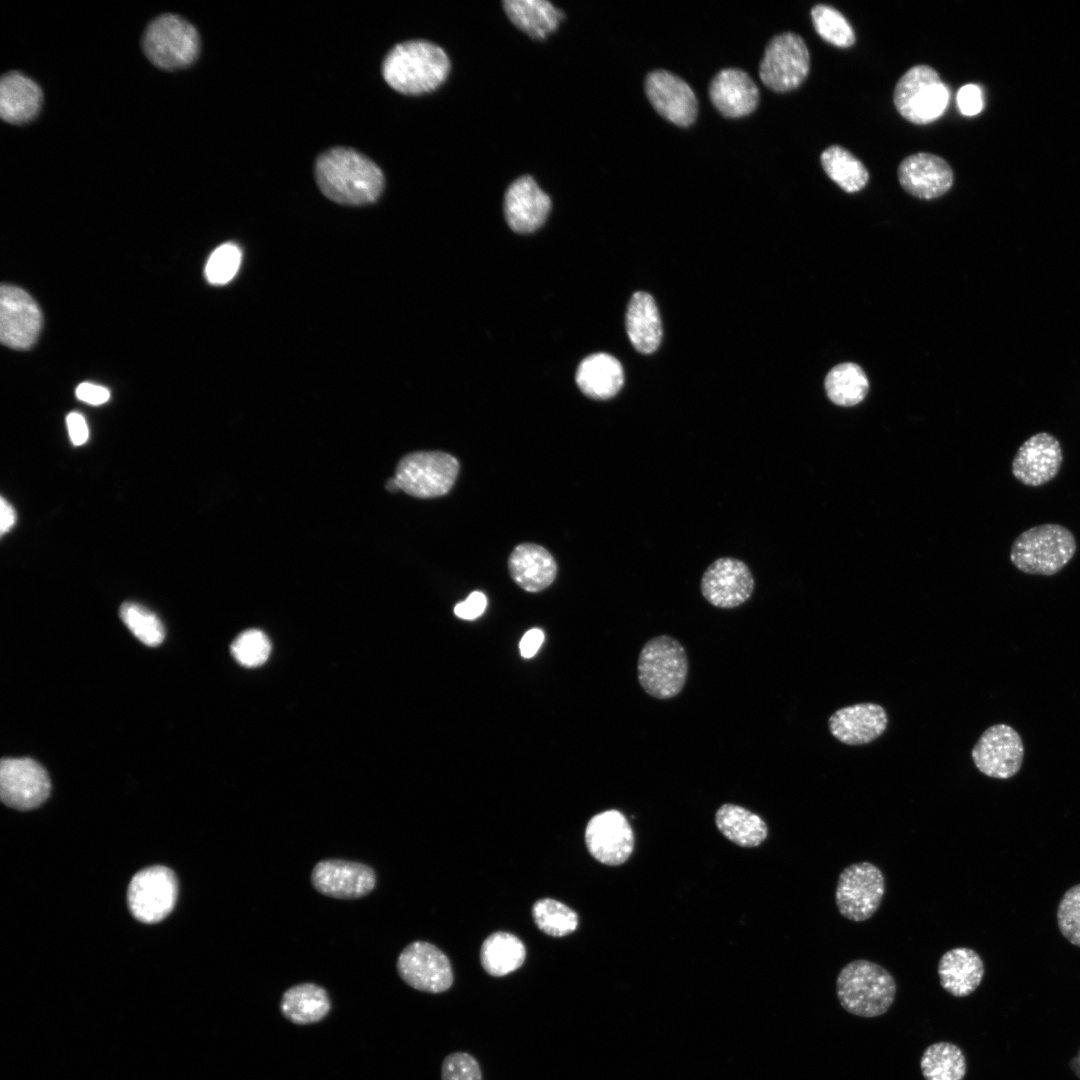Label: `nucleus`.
<instances>
[{
  "label": "nucleus",
  "instance_id": "1",
  "mask_svg": "<svg viewBox=\"0 0 1080 1080\" xmlns=\"http://www.w3.org/2000/svg\"><path fill=\"white\" fill-rule=\"evenodd\" d=\"M316 179L331 200L346 205L374 202L381 194L384 177L369 158L349 148H333L316 162Z\"/></svg>",
  "mask_w": 1080,
  "mask_h": 1080
},
{
  "label": "nucleus",
  "instance_id": "2",
  "mask_svg": "<svg viewBox=\"0 0 1080 1080\" xmlns=\"http://www.w3.org/2000/svg\"><path fill=\"white\" fill-rule=\"evenodd\" d=\"M449 71L450 60L445 51L423 40L397 44L387 54L382 66L388 85L406 95L435 90L446 80Z\"/></svg>",
  "mask_w": 1080,
  "mask_h": 1080
},
{
  "label": "nucleus",
  "instance_id": "3",
  "mask_svg": "<svg viewBox=\"0 0 1080 1080\" xmlns=\"http://www.w3.org/2000/svg\"><path fill=\"white\" fill-rule=\"evenodd\" d=\"M897 985L883 966L857 959L846 964L836 979V994L848 1013L872 1018L885 1014L896 997Z\"/></svg>",
  "mask_w": 1080,
  "mask_h": 1080
},
{
  "label": "nucleus",
  "instance_id": "4",
  "mask_svg": "<svg viewBox=\"0 0 1080 1080\" xmlns=\"http://www.w3.org/2000/svg\"><path fill=\"white\" fill-rule=\"evenodd\" d=\"M1077 544L1073 533L1059 524L1031 527L1015 538L1010 560L1021 572L1051 576L1073 558Z\"/></svg>",
  "mask_w": 1080,
  "mask_h": 1080
},
{
  "label": "nucleus",
  "instance_id": "5",
  "mask_svg": "<svg viewBox=\"0 0 1080 1080\" xmlns=\"http://www.w3.org/2000/svg\"><path fill=\"white\" fill-rule=\"evenodd\" d=\"M637 674L639 684L650 696L657 699L675 697L682 691L688 674L684 647L667 635L651 638L640 651Z\"/></svg>",
  "mask_w": 1080,
  "mask_h": 1080
},
{
  "label": "nucleus",
  "instance_id": "6",
  "mask_svg": "<svg viewBox=\"0 0 1080 1080\" xmlns=\"http://www.w3.org/2000/svg\"><path fill=\"white\" fill-rule=\"evenodd\" d=\"M949 90L938 72L928 65H916L898 80L893 101L898 113L916 125L938 119L949 102Z\"/></svg>",
  "mask_w": 1080,
  "mask_h": 1080
},
{
  "label": "nucleus",
  "instance_id": "7",
  "mask_svg": "<svg viewBox=\"0 0 1080 1080\" xmlns=\"http://www.w3.org/2000/svg\"><path fill=\"white\" fill-rule=\"evenodd\" d=\"M196 29L183 18L165 14L153 20L143 37V50L159 68L174 70L191 64L199 53Z\"/></svg>",
  "mask_w": 1080,
  "mask_h": 1080
},
{
  "label": "nucleus",
  "instance_id": "8",
  "mask_svg": "<svg viewBox=\"0 0 1080 1080\" xmlns=\"http://www.w3.org/2000/svg\"><path fill=\"white\" fill-rule=\"evenodd\" d=\"M458 471V461L452 455L419 451L407 454L399 461L394 478L405 493L417 498H433L452 488Z\"/></svg>",
  "mask_w": 1080,
  "mask_h": 1080
},
{
  "label": "nucleus",
  "instance_id": "9",
  "mask_svg": "<svg viewBox=\"0 0 1080 1080\" xmlns=\"http://www.w3.org/2000/svg\"><path fill=\"white\" fill-rule=\"evenodd\" d=\"M809 70L810 55L802 37L794 32H783L768 43L759 76L766 87L784 93L798 88Z\"/></svg>",
  "mask_w": 1080,
  "mask_h": 1080
},
{
  "label": "nucleus",
  "instance_id": "10",
  "mask_svg": "<svg viewBox=\"0 0 1080 1080\" xmlns=\"http://www.w3.org/2000/svg\"><path fill=\"white\" fill-rule=\"evenodd\" d=\"M884 893L885 877L879 867L866 861L853 863L839 874L835 902L843 917L862 922L875 914Z\"/></svg>",
  "mask_w": 1080,
  "mask_h": 1080
},
{
  "label": "nucleus",
  "instance_id": "11",
  "mask_svg": "<svg viewBox=\"0 0 1080 1080\" xmlns=\"http://www.w3.org/2000/svg\"><path fill=\"white\" fill-rule=\"evenodd\" d=\"M177 892V879L169 868L153 866L141 870L129 884L130 911L141 922H159L174 908Z\"/></svg>",
  "mask_w": 1080,
  "mask_h": 1080
},
{
  "label": "nucleus",
  "instance_id": "12",
  "mask_svg": "<svg viewBox=\"0 0 1080 1080\" xmlns=\"http://www.w3.org/2000/svg\"><path fill=\"white\" fill-rule=\"evenodd\" d=\"M51 783L47 771L31 758H3L0 763L2 802L18 810H30L49 796Z\"/></svg>",
  "mask_w": 1080,
  "mask_h": 1080
},
{
  "label": "nucleus",
  "instance_id": "13",
  "mask_svg": "<svg viewBox=\"0 0 1080 1080\" xmlns=\"http://www.w3.org/2000/svg\"><path fill=\"white\" fill-rule=\"evenodd\" d=\"M396 967L401 979L419 991L440 993L453 983L449 959L428 942L415 941L407 945L400 953Z\"/></svg>",
  "mask_w": 1080,
  "mask_h": 1080
},
{
  "label": "nucleus",
  "instance_id": "14",
  "mask_svg": "<svg viewBox=\"0 0 1080 1080\" xmlns=\"http://www.w3.org/2000/svg\"><path fill=\"white\" fill-rule=\"evenodd\" d=\"M42 326V314L35 300L20 287L0 288V340L13 349L30 348Z\"/></svg>",
  "mask_w": 1080,
  "mask_h": 1080
},
{
  "label": "nucleus",
  "instance_id": "15",
  "mask_svg": "<svg viewBox=\"0 0 1080 1080\" xmlns=\"http://www.w3.org/2000/svg\"><path fill=\"white\" fill-rule=\"evenodd\" d=\"M971 756L976 768L984 775L1008 779L1016 775L1022 766L1024 746L1014 728L995 724L983 732Z\"/></svg>",
  "mask_w": 1080,
  "mask_h": 1080
},
{
  "label": "nucleus",
  "instance_id": "16",
  "mask_svg": "<svg viewBox=\"0 0 1080 1080\" xmlns=\"http://www.w3.org/2000/svg\"><path fill=\"white\" fill-rule=\"evenodd\" d=\"M585 842L596 860L615 866L626 862L632 854L634 835L626 817L620 811L611 809L589 820Z\"/></svg>",
  "mask_w": 1080,
  "mask_h": 1080
},
{
  "label": "nucleus",
  "instance_id": "17",
  "mask_svg": "<svg viewBox=\"0 0 1080 1080\" xmlns=\"http://www.w3.org/2000/svg\"><path fill=\"white\" fill-rule=\"evenodd\" d=\"M700 586L703 597L711 605L729 609L740 606L750 598L754 579L744 562L724 557L709 565Z\"/></svg>",
  "mask_w": 1080,
  "mask_h": 1080
},
{
  "label": "nucleus",
  "instance_id": "18",
  "mask_svg": "<svg viewBox=\"0 0 1080 1080\" xmlns=\"http://www.w3.org/2000/svg\"><path fill=\"white\" fill-rule=\"evenodd\" d=\"M311 883L321 894L337 899H357L376 885L375 871L368 865L342 859L319 861L311 873Z\"/></svg>",
  "mask_w": 1080,
  "mask_h": 1080
},
{
  "label": "nucleus",
  "instance_id": "19",
  "mask_svg": "<svg viewBox=\"0 0 1080 1080\" xmlns=\"http://www.w3.org/2000/svg\"><path fill=\"white\" fill-rule=\"evenodd\" d=\"M645 92L655 110L677 126L691 125L697 116V99L692 88L666 70L650 72Z\"/></svg>",
  "mask_w": 1080,
  "mask_h": 1080
},
{
  "label": "nucleus",
  "instance_id": "20",
  "mask_svg": "<svg viewBox=\"0 0 1080 1080\" xmlns=\"http://www.w3.org/2000/svg\"><path fill=\"white\" fill-rule=\"evenodd\" d=\"M1063 453L1058 439L1048 432H1039L1018 448L1012 461L1013 476L1027 486H1041L1059 472Z\"/></svg>",
  "mask_w": 1080,
  "mask_h": 1080
},
{
  "label": "nucleus",
  "instance_id": "21",
  "mask_svg": "<svg viewBox=\"0 0 1080 1080\" xmlns=\"http://www.w3.org/2000/svg\"><path fill=\"white\" fill-rule=\"evenodd\" d=\"M902 188L919 199H935L947 193L953 185L951 166L942 157L918 152L904 158L898 166Z\"/></svg>",
  "mask_w": 1080,
  "mask_h": 1080
},
{
  "label": "nucleus",
  "instance_id": "22",
  "mask_svg": "<svg viewBox=\"0 0 1080 1080\" xmlns=\"http://www.w3.org/2000/svg\"><path fill=\"white\" fill-rule=\"evenodd\" d=\"M551 209L550 197L529 175L516 179L504 196L505 218L512 230L530 233L545 222Z\"/></svg>",
  "mask_w": 1080,
  "mask_h": 1080
},
{
  "label": "nucleus",
  "instance_id": "23",
  "mask_svg": "<svg viewBox=\"0 0 1080 1080\" xmlns=\"http://www.w3.org/2000/svg\"><path fill=\"white\" fill-rule=\"evenodd\" d=\"M887 724L885 709L876 703H858L840 708L828 721L832 736L848 745L872 742L883 734Z\"/></svg>",
  "mask_w": 1080,
  "mask_h": 1080
},
{
  "label": "nucleus",
  "instance_id": "24",
  "mask_svg": "<svg viewBox=\"0 0 1080 1080\" xmlns=\"http://www.w3.org/2000/svg\"><path fill=\"white\" fill-rule=\"evenodd\" d=\"M709 96L717 110L729 118L752 113L759 103V90L747 72L738 68L719 71L709 86Z\"/></svg>",
  "mask_w": 1080,
  "mask_h": 1080
},
{
  "label": "nucleus",
  "instance_id": "25",
  "mask_svg": "<svg viewBox=\"0 0 1080 1080\" xmlns=\"http://www.w3.org/2000/svg\"><path fill=\"white\" fill-rule=\"evenodd\" d=\"M941 987L955 997H966L980 985L984 963L980 955L968 947H956L945 952L938 962Z\"/></svg>",
  "mask_w": 1080,
  "mask_h": 1080
},
{
  "label": "nucleus",
  "instance_id": "26",
  "mask_svg": "<svg viewBox=\"0 0 1080 1080\" xmlns=\"http://www.w3.org/2000/svg\"><path fill=\"white\" fill-rule=\"evenodd\" d=\"M508 567L512 579L524 590L538 592L548 587L556 576V563L542 546L518 545L511 553Z\"/></svg>",
  "mask_w": 1080,
  "mask_h": 1080
},
{
  "label": "nucleus",
  "instance_id": "27",
  "mask_svg": "<svg viewBox=\"0 0 1080 1080\" xmlns=\"http://www.w3.org/2000/svg\"><path fill=\"white\" fill-rule=\"evenodd\" d=\"M42 104V92L19 72L5 74L0 83V114L4 121L22 124L32 120Z\"/></svg>",
  "mask_w": 1080,
  "mask_h": 1080
},
{
  "label": "nucleus",
  "instance_id": "28",
  "mask_svg": "<svg viewBox=\"0 0 1080 1080\" xmlns=\"http://www.w3.org/2000/svg\"><path fill=\"white\" fill-rule=\"evenodd\" d=\"M576 382L586 396L593 399H609L615 396L623 385V368L613 356L596 353L580 363L576 372Z\"/></svg>",
  "mask_w": 1080,
  "mask_h": 1080
},
{
  "label": "nucleus",
  "instance_id": "29",
  "mask_svg": "<svg viewBox=\"0 0 1080 1080\" xmlns=\"http://www.w3.org/2000/svg\"><path fill=\"white\" fill-rule=\"evenodd\" d=\"M626 330L637 351L648 354L658 348L661 321L655 301L648 293L639 291L632 295L626 312Z\"/></svg>",
  "mask_w": 1080,
  "mask_h": 1080
},
{
  "label": "nucleus",
  "instance_id": "30",
  "mask_svg": "<svg viewBox=\"0 0 1080 1080\" xmlns=\"http://www.w3.org/2000/svg\"><path fill=\"white\" fill-rule=\"evenodd\" d=\"M503 6L511 22L537 40L554 32L564 18L560 9L545 0H506Z\"/></svg>",
  "mask_w": 1080,
  "mask_h": 1080
},
{
  "label": "nucleus",
  "instance_id": "31",
  "mask_svg": "<svg viewBox=\"0 0 1080 1080\" xmlns=\"http://www.w3.org/2000/svg\"><path fill=\"white\" fill-rule=\"evenodd\" d=\"M330 1007L327 991L314 983L290 987L284 992L280 1003L282 1014L300 1025L319 1022L328 1014Z\"/></svg>",
  "mask_w": 1080,
  "mask_h": 1080
},
{
  "label": "nucleus",
  "instance_id": "32",
  "mask_svg": "<svg viewBox=\"0 0 1080 1080\" xmlns=\"http://www.w3.org/2000/svg\"><path fill=\"white\" fill-rule=\"evenodd\" d=\"M715 821L719 831L731 842L741 847H756L768 835L764 820L744 807L724 804L716 812Z\"/></svg>",
  "mask_w": 1080,
  "mask_h": 1080
},
{
  "label": "nucleus",
  "instance_id": "33",
  "mask_svg": "<svg viewBox=\"0 0 1080 1080\" xmlns=\"http://www.w3.org/2000/svg\"><path fill=\"white\" fill-rule=\"evenodd\" d=\"M526 949L522 941L508 932H495L483 942L480 961L491 976H505L522 966Z\"/></svg>",
  "mask_w": 1080,
  "mask_h": 1080
},
{
  "label": "nucleus",
  "instance_id": "34",
  "mask_svg": "<svg viewBox=\"0 0 1080 1080\" xmlns=\"http://www.w3.org/2000/svg\"><path fill=\"white\" fill-rule=\"evenodd\" d=\"M820 162L827 176L847 193L859 192L868 183L869 172L865 165L840 145L823 150Z\"/></svg>",
  "mask_w": 1080,
  "mask_h": 1080
},
{
  "label": "nucleus",
  "instance_id": "35",
  "mask_svg": "<svg viewBox=\"0 0 1080 1080\" xmlns=\"http://www.w3.org/2000/svg\"><path fill=\"white\" fill-rule=\"evenodd\" d=\"M824 386L831 402L838 406L851 407L864 400L869 390V381L859 365L845 362L834 366L828 372Z\"/></svg>",
  "mask_w": 1080,
  "mask_h": 1080
},
{
  "label": "nucleus",
  "instance_id": "36",
  "mask_svg": "<svg viewBox=\"0 0 1080 1080\" xmlns=\"http://www.w3.org/2000/svg\"><path fill=\"white\" fill-rule=\"evenodd\" d=\"M920 1068L925 1080H963L967 1071L966 1057L956 1044L936 1042L924 1050Z\"/></svg>",
  "mask_w": 1080,
  "mask_h": 1080
},
{
  "label": "nucleus",
  "instance_id": "37",
  "mask_svg": "<svg viewBox=\"0 0 1080 1080\" xmlns=\"http://www.w3.org/2000/svg\"><path fill=\"white\" fill-rule=\"evenodd\" d=\"M532 916L541 931L554 937L571 934L578 926L577 913L565 904L550 898L536 901L532 908Z\"/></svg>",
  "mask_w": 1080,
  "mask_h": 1080
},
{
  "label": "nucleus",
  "instance_id": "38",
  "mask_svg": "<svg viewBox=\"0 0 1080 1080\" xmlns=\"http://www.w3.org/2000/svg\"><path fill=\"white\" fill-rule=\"evenodd\" d=\"M811 19L816 33L826 42L838 48H848L855 43L852 26L834 7L817 4L811 9Z\"/></svg>",
  "mask_w": 1080,
  "mask_h": 1080
},
{
  "label": "nucleus",
  "instance_id": "39",
  "mask_svg": "<svg viewBox=\"0 0 1080 1080\" xmlns=\"http://www.w3.org/2000/svg\"><path fill=\"white\" fill-rule=\"evenodd\" d=\"M120 617L133 635L145 645L156 647L164 640L162 622L144 606L125 602L120 607Z\"/></svg>",
  "mask_w": 1080,
  "mask_h": 1080
},
{
  "label": "nucleus",
  "instance_id": "40",
  "mask_svg": "<svg viewBox=\"0 0 1080 1080\" xmlns=\"http://www.w3.org/2000/svg\"><path fill=\"white\" fill-rule=\"evenodd\" d=\"M271 652L267 636L260 630L249 629L233 641L231 653L235 660L246 667H257L266 662Z\"/></svg>",
  "mask_w": 1080,
  "mask_h": 1080
},
{
  "label": "nucleus",
  "instance_id": "41",
  "mask_svg": "<svg viewBox=\"0 0 1080 1080\" xmlns=\"http://www.w3.org/2000/svg\"><path fill=\"white\" fill-rule=\"evenodd\" d=\"M242 260L240 248L231 242L217 247L208 258L205 276L213 285H223L231 281L239 270Z\"/></svg>",
  "mask_w": 1080,
  "mask_h": 1080
},
{
  "label": "nucleus",
  "instance_id": "42",
  "mask_svg": "<svg viewBox=\"0 0 1080 1080\" xmlns=\"http://www.w3.org/2000/svg\"><path fill=\"white\" fill-rule=\"evenodd\" d=\"M1057 922L1062 935L1080 947V884L1064 893L1057 909Z\"/></svg>",
  "mask_w": 1080,
  "mask_h": 1080
},
{
  "label": "nucleus",
  "instance_id": "43",
  "mask_svg": "<svg viewBox=\"0 0 1080 1080\" xmlns=\"http://www.w3.org/2000/svg\"><path fill=\"white\" fill-rule=\"evenodd\" d=\"M441 1077L442 1080H482L477 1060L464 1052L451 1053L445 1057Z\"/></svg>",
  "mask_w": 1080,
  "mask_h": 1080
},
{
  "label": "nucleus",
  "instance_id": "44",
  "mask_svg": "<svg viewBox=\"0 0 1080 1080\" xmlns=\"http://www.w3.org/2000/svg\"><path fill=\"white\" fill-rule=\"evenodd\" d=\"M957 105L960 112L965 116H974L980 113L984 106L980 87L975 84L962 86L957 93Z\"/></svg>",
  "mask_w": 1080,
  "mask_h": 1080
},
{
  "label": "nucleus",
  "instance_id": "45",
  "mask_svg": "<svg viewBox=\"0 0 1080 1080\" xmlns=\"http://www.w3.org/2000/svg\"><path fill=\"white\" fill-rule=\"evenodd\" d=\"M487 606V598L480 591L472 592L464 601L454 607L457 617L464 620H473L483 614Z\"/></svg>",
  "mask_w": 1080,
  "mask_h": 1080
},
{
  "label": "nucleus",
  "instance_id": "46",
  "mask_svg": "<svg viewBox=\"0 0 1080 1080\" xmlns=\"http://www.w3.org/2000/svg\"><path fill=\"white\" fill-rule=\"evenodd\" d=\"M75 394L79 400L91 405H101L110 398V392L106 387L90 382L79 384Z\"/></svg>",
  "mask_w": 1080,
  "mask_h": 1080
},
{
  "label": "nucleus",
  "instance_id": "47",
  "mask_svg": "<svg viewBox=\"0 0 1080 1080\" xmlns=\"http://www.w3.org/2000/svg\"><path fill=\"white\" fill-rule=\"evenodd\" d=\"M66 423L71 442L75 446L84 444L89 437V429L83 415L71 412L66 417Z\"/></svg>",
  "mask_w": 1080,
  "mask_h": 1080
},
{
  "label": "nucleus",
  "instance_id": "48",
  "mask_svg": "<svg viewBox=\"0 0 1080 1080\" xmlns=\"http://www.w3.org/2000/svg\"><path fill=\"white\" fill-rule=\"evenodd\" d=\"M544 641V633L542 630L533 628L528 630L522 637L519 643V649L522 657H533L541 647Z\"/></svg>",
  "mask_w": 1080,
  "mask_h": 1080
},
{
  "label": "nucleus",
  "instance_id": "49",
  "mask_svg": "<svg viewBox=\"0 0 1080 1080\" xmlns=\"http://www.w3.org/2000/svg\"><path fill=\"white\" fill-rule=\"evenodd\" d=\"M0 507H1L0 531H1V535H4L15 524L16 514H15V510L13 509L12 505L8 501H6L3 496L1 497Z\"/></svg>",
  "mask_w": 1080,
  "mask_h": 1080
},
{
  "label": "nucleus",
  "instance_id": "50",
  "mask_svg": "<svg viewBox=\"0 0 1080 1080\" xmlns=\"http://www.w3.org/2000/svg\"><path fill=\"white\" fill-rule=\"evenodd\" d=\"M1071 1068L1074 1070L1075 1074L1080 1078V1050H1079L1078 1055L1074 1059H1072Z\"/></svg>",
  "mask_w": 1080,
  "mask_h": 1080
},
{
  "label": "nucleus",
  "instance_id": "51",
  "mask_svg": "<svg viewBox=\"0 0 1080 1080\" xmlns=\"http://www.w3.org/2000/svg\"><path fill=\"white\" fill-rule=\"evenodd\" d=\"M386 488L390 492H396L397 490H400L398 483L394 477L387 481Z\"/></svg>",
  "mask_w": 1080,
  "mask_h": 1080
}]
</instances>
